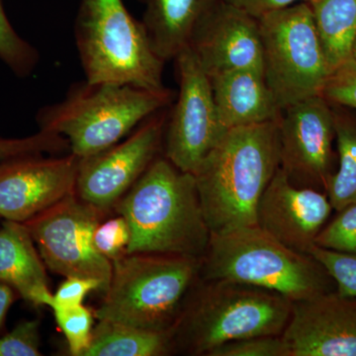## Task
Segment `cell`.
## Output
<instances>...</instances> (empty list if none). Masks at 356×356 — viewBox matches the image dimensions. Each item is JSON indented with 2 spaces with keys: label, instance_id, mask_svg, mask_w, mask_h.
<instances>
[{
  "label": "cell",
  "instance_id": "obj_1",
  "mask_svg": "<svg viewBox=\"0 0 356 356\" xmlns=\"http://www.w3.org/2000/svg\"><path fill=\"white\" fill-rule=\"evenodd\" d=\"M280 120L229 129L193 175L211 233L257 225V206L280 165Z\"/></svg>",
  "mask_w": 356,
  "mask_h": 356
},
{
  "label": "cell",
  "instance_id": "obj_2",
  "mask_svg": "<svg viewBox=\"0 0 356 356\" xmlns=\"http://www.w3.org/2000/svg\"><path fill=\"white\" fill-rule=\"evenodd\" d=\"M125 218L127 254L185 255L202 259L211 232L193 173L182 172L163 154L114 206Z\"/></svg>",
  "mask_w": 356,
  "mask_h": 356
},
{
  "label": "cell",
  "instance_id": "obj_3",
  "mask_svg": "<svg viewBox=\"0 0 356 356\" xmlns=\"http://www.w3.org/2000/svg\"><path fill=\"white\" fill-rule=\"evenodd\" d=\"M292 302L280 293L229 280H199L172 329L175 355L208 356L236 339L281 336Z\"/></svg>",
  "mask_w": 356,
  "mask_h": 356
},
{
  "label": "cell",
  "instance_id": "obj_4",
  "mask_svg": "<svg viewBox=\"0 0 356 356\" xmlns=\"http://www.w3.org/2000/svg\"><path fill=\"white\" fill-rule=\"evenodd\" d=\"M172 89L83 81L70 86L62 102L42 107L40 130L67 139L70 153L81 158L120 142L152 115L172 104Z\"/></svg>",
  "mask_w": 356,
  "mask_h": 356
},
{
  "label": "cell",
  "instance_id": "obj_5",
  "mask_svg": "<svg viewBox=\"0 0 356 356\" xmlns=\"http://www.w3.org/2000/svg\"><path fill=\"white\" fill-rule=\"evenodd\" d=\"M201 280H229L280 293L291 302L334 291V281L310 254L283 245L259 225L211 233Z\"/></svg>",
  "mask_w": 356,
  "mask_h": 356
},
{
  "label": "cell",
  "instance_id": "obj_6",
  "mask_svg": "<svg viewBox=\"0 0 356 356\" xmlns=\"http://www.w3.org/2000/svg\"><path fill=\"white\" fill-rule=\"evenodd\" d=\"M111 281L93 314L149 331H172L189 292L200 280L201 259L127 254L112 261Z\"/></svg>",
  "mask_w": 356,
  "mask_h": 356
},
{
  "label": "cell",
  "instance_id": "obj_7",
  "mask_svg": "<svg viewBox=\"0 0 356 356\" xmlns=\"http://www.w3.org/2000/svg\"><path fill=\"white\" fill-rule=\"evenodd\" d=\"M74 37L86 81L165 88V62L123 0H81Z\"/></svg>",
  "mask_w": 356,
  "mask_h": 356
},
{
  "label": "cell",
  "instance_id": "obj_8",
  "mask_svg": "<svg viewBox=\"0 0 356 356\" xmlns=\"http://www.w3.org/2000/svg\"><path fill=\"white\" fill-rule=\"evenodd\" d=\"M264 76L281 110L321 95L332 70L305 1L257 18Z\"/></svg>",
  "mask_w": 356,
  "mask_h": 356
},
{
  "label": "cell",
  "instance_id": "obj_9",
  "mask_svg": "<svg viewBox=\"0 0 356 356\" xmlns=\"http://www.w3.org/2000/svg\"><path fill=\"white\" fill-rule=\"evenodd\" d=\"M104 215L74 193L23 224L49 270L64 277L98 280L104 294L113 266L93 243L95 229Z\"/></svg>",
  "mask_w": 356,
  "mask_h": 356
},
{
  "label": "cell",
  "instance_id": "obj_10",
  "mask_svg": "<svg viewBox=\"0 0 356 356\" xmlns=\"http://www.w3.org/2000/svg\"><path fill=\"white\" fill-rule=\"evenodd\" d=\"M179 91L168 113L163 154L182 172L194 173L227 132L218 116L209 76L189 47L175 58Z\"/></svg>",
  "mask_w": 356,
  "mask_h": 356
},
{
  "label": "cell",
  "instance_id": "obj_11",
  "mask_svg": "<svg viewBox=\"0 0 356 356\" xmlns=\"http://www.w3.org/2000/svg\"><path fill=\"white\" fill-rule=\"evenodd\" d=\"M168 108L149 116L127 139L79 159L76 195L104 214L113 210L154 159L163 154Z\"/></svg>",
  "mask_w": 356,
  "mask_h": 356
},
{
  "label": "cell",
  "instance_id": "obj_12",
  "mask_svg": "<svg viewBox=\"0 0 356 356\" xmlns=\"http://www.w3.org/2000/svg\"><path fill=\"white\" fill-rule=\"evenodd\" d=\"M332 106L322 95L282 110L280 120L281 170L295 186L325 192L336 172Z\"/></svg>",
  "mask_w": 356,
  "mask_h": 356
},
{
  "label": "cell",
  "instance_id": "obj_13",
  "mask_svg": "<svg viewBox=\"0 0 356 356\" xmlns=\"http://www.w3.org/2000/svg\"><path fill=\"white\" fill-rule=\"evenodd\" d=\"M79 158L19 156L0 163V217L25 222L76 193Z\"/></svg>",
  "mask_w": 356,
  "mask_h": 356
},
{
  "label": "cell",
  "instance_id": "obj_14",
  "mask_svg": "<svg viewBox=\"0 0 356 356\" xmlns=\"http://www.w3.org/2000/svg\"><path fill=\"white\" fill-rule=\"evenodd\" d=\"M187 47L208 76L232 70L264 72L259 19L225 0L200 18Z\"/></svg>",
  "mask_w": 356,
  "mask_h": 356
},
{
  "label": "cell",
  "instance_id": "obj_15",
  "mask_svg": "<svg viewBox=\"0 0 356 356\" xmlns=\"http://www.w3.org/2000/svg\"><path fill=\"white\" fill-rule=\"evenodd\" d=\"M281 337L289 356H356V299L332 291L292 302Z\"/></svg>",
  "mask_w": 356,
  "mask_h": 356
},
{
  "label": "cell",
  "instance_id": "obj_16",
  "mask_svg": "<svg viewBox=\"0 0 356 356\" xmlns=\"http://www.w3.org/2000/svg\"><path fill=\"white\" fill-rule=\"evenodd\" d=\"M332 210L325 192L295 186L278 168L257 206V225L288 248L309 254Z\"/></svg>",
  "mask_w": 356,
  "mask_h": 356
},
{
  "label": "cell",
  "instance_id": "obj_17",
  "mask_svg": "<svg viewBox=\"0 0 356 356\" xmlns=\"http://www.w3.org/2000/svg\"><path fill=\"white\" fill-rule=\"evenodd\" d=\"M213 97L222 127H247L278 120V107L264 72L232 70L209 76Z\"/></svg>",
  "mask_w": 356,
  "mask_h": 356
},
{
  "label": "cell",
  "instance_id": "obj_18",
  "mask_svg": "<svg viewBox=\"0 0 356 356\" xmlns=\"http://www.w3.org/2000/svg\"><path fill=\"white\" fill-rule=\"evenodd\" d=\"M46 266L23 222L0 226V280L11 285L33 307H50L53 294Z\"/></svg>",
  "mask_w": 356,
  "mask_h": 356
},
{
  "label": "cell",
  "instance_id": "obj_19",
  "mask_svg": "<svg viewBox=\"0 0 356 356\" xmlns=\"http://www.w3.org/2000/svg\"><path fill=\"white\" fill-rule=\"evenodd\" d=\"M218 0H140L143 23L156 54L165 62L175 60L188 44L191 33Z\"/></svg>",
  "mask_w": 356,
  "mask_h": 356
},
{
  "label": "cell",
  "instance_id": "obj_20",
  "mask_svg": "<svg viewBox=\"0 0 356 356\" xmlns=\"http://www.w3.org/2000/svg\"><path fill=\"white\" fill-rule=\"evenodd\" d=\"M83 356H166L175 355L172 331L139 329L110 320H97Z\"/></svg>",
  "mask_w": 356,
  "mask_h": 356
},
{
  "label": "cell",
  "instance_id": "obj_21",
  "mask_svg": "<svg viewBox=\"0 0 356 356\" xmlns=\"http://www.w3.org/2000/svg\"><path fill=\"white\" fill-rule=\"evenodd\" d=\"M310 8L332 72L353 58L356 0H304Z\"/></svg>",
  "mask_w": 356,
  "mask_h": 356
},
{
  "label": "cell",
  "instance_id": "obj_22",
  "mask_svg": "<svg viewBox=\"0 0 356 356\" xmlns=\"http://www.w3.org/2000/svg\"><path fill=\"white\" fill-rule=\"evenodd\" d=\"M331 106L339 168L330 179L325 193L334 210L339 212L356 203V110L343 105Z\"/></svg>",
  "mask_w": 356,
  "mask_h": 356
},
{
  "label": "cell",
  "instance_id": "obj_23",
  "mask_svg": "<svg viewBox=\"0 0 356 356\" xmlns=\"http://www.w3.org/2000/svg\"><path fill=\"white\" fill-rule=\"evenodd\" d=\"M0 60L15 76L27 77L39 64V51L16 32L0 0Z\"/></svg>",
  "mask_w": 356,
  "mask_h": 356
},
{
  "label": "cell",
  "instance_id": "obj_24",
  "mask_svg": "<svg viewBox=\"0 0 356 356\" xmlns=\"http://www.w3.org/2000/svg\"><path fill=\"white\" fill-rule=\"evenodd\" d=\"M56 322L67 339L69 355L83 356L90 343L95 314L88 307L79 305L67 309H53Z\"/></svg>",
  "mask_w": 356,
  "mask_h": 356
},
{
  "label": "cell",
  "instance_id": "obj_25",
  "mask_svg": "<svg viewBox=\"0 0 356 356\" xmlns=\"http://www.w3.org/2000/svg\"><path fill=\"white\" fill-rule=\"evenodd\" d=\"M70 152L67 139L58 134L40 130L29 137L17 139L0 138V163L7 159L32 154H62Z\"/></svg>",
  "mask_w": 356,
  "mask_h": 356
},
{
  "label": "cell",
  "instance_id": "obj_26",
  "mask_svg": "<svg viewBox=\"0 0 356 356\" xmlns=\"http://www.w3.org/2000/svg\"><path fill=\"white\" fill-rule=\"evenodd\" d=\"M309 254L323 266L344 297L356 299V254L336 252L314 245Z\"/></svg>",
  "mask_w": 356,
  "mask_h": 356
},
{
  "label": "cell",
  "instance_id": "obj_27",
  "mask_svg": "<svg viewBox=\"0 0 356 356\" xmlns=\"http://www.w3.org/2000/svg\"><path fill=\"white\" fill-rule=\"evenodd\" d=\"M315 245L356 254V203L339 211V215L318 233Z\"/></svg>",
  "mask_w": 356,
  "mask_h": 356
},
{
  "label": "cell",
  "instance_id": "obj_28",
  "mask_svg": "<svg viewBox=\"0 0 356 356\" xmlns=\"http://www.w3.org/2000/svg\"><path fill=\"white\" fill-rule=\"evenodd\" d=\"M39 318L22 320L13 331L0 336V356H40L41 334Z\"/></svg>",
  "mask_w": 356,
  "mask_h": 356
},
{
  "label": "cell",
  "instance_id": "obj_29",
  "mask_svg": "<svg viewBox=\"0 0 356 356\" xmlns=\"http://www.w3.org/2000/svg\"><path fill=\"white\" fill-rule=\"evenodd\" d=\"M130 240V228L121 215L100 222L93 235L96 250L111 261L127 254Z\"/></svg>",
  "mask_w": 356,
  "mask_h": 356
},
{
  "label": "cell",
  "instance_id": "obj_30",
  "mask_svg": "<svg viewBox=\"0 0 356 356\" xmlns=\"http://www.w3.org/2000/svg\"><path fill=\"white\" fill-rule=\"evenodd\" d=\"M208 356H289L281 336L236 339L218 346Z\"/></svg>",
  "mask_w": 356,
  "mask_h": 356
},
{
  "label": "cell",
  "instance_id": "obj_31",
  "mask_svg": "<svg viewBox=\"0 0 356 356\" xmlns=\"http://www.w3.org/2000/svg\"><path fill=\"white\" fill-rule=\"evenodd\" d=\"M321 95L331 104L356 110L355 58H350L332 72Z\"/></svg>",
  "mask_w": 356,
  "mask_h": 356
},
{
  "label": "cell",
  "instance_id": "obj_32",
  "mask_svg": "<svg viewBox=\"0 0 356 356\" xmlns=\"http://www.w3.org/2000/svg\"><path fill=\"white\" fill-rule=\"evenodd\" d=\"M91 291L102 293V283L92 278L65 277L57 292L53 294L50 308L53 310L83 305L84 298Z\"/></svg>",
  "mask_w": 356,
  "mask_h": 356
},
{
  "label": "cell",
  "instance_id": "obj_33",
  "mask_svg": "<svg viewBox=\"0 0 356 356\" xmlns=\"http://www.w3.org/2000/svg\"><path fill=\"white\" fill-rule=\"evenodd\" d=\"M225 1L238 7L255 18H259L264 14L293 6L304 0H225Z\"/></svg>",
  "mask_w": 356,
  "mask_h": 356
},
{
  "label": "cell",
  "instance_id": "obj_34",
  "mask_svg": "<svg viewBox=\"0 0 356 356\" xmlns=\"http://www.w3.org/2000/svg\"><path fill=\"white\" fill-rule=\"evenodd\" d=\"M19 293L11 285L0 280V336L6 332L8 312L13 304L20 299Z\"/></svg>",
  "mask_w": 356,
  "mask_h": 356
},
{
  "label": "cell",
  "instance_id": "obj_35",
  "mask_svg": "<svg viewBox=\"0 0 356 356\" xmlns=\"http://www.w3.org/2000/svg\"><path fill=\"white\" fill-rule=\"evenodd\" d=\"M353 58L356 60V39L355 42V46H353Z\"/></svg>",
  "mask_w": 356,
  "mask_h": 356
},
{
  "label": "cell",
  "instance_id": "obj_36",
  "mask_svg": "<svg viewBox=\"0 0 356 356\" xmlns=\"http://www.w3.org/2000/svg\"><path fill=\"white\" fill-rule=\"evenodd\" d=\"M0 218H1V217H0Z\"/></svg>",
  "mask_w": 356,
  "mask_h": 356
}]
</instances>
